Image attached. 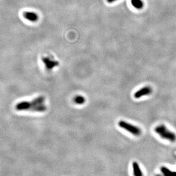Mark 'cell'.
I'll return each instance as SVG.
<instances>
[{
	"mask_svg": "<svg viewBox=\"0 0 176 176\" xmlns=\"http://www.w3.org/2000/svg\"><path fill=\"white\" fill-rule=\"evenodd\" d=\"M45 98L38 96L31 101H23L16 105V109L18 111H31L34 112H44L47 108L45 104Z\"/></svg>",
	"mask_w": 176,
	"mask_h": 176,
	"instance_id": "cell-1",
	"label": "cell"
},
{
	"mask_svg": "<svg viewBox=\"0 0 176 176\" xmlns=\"http://www.w3.org/2000/svg\"><path fill=\"white\" fill-rule=\"evenodd\" d=\"M155 131L162 139L169 141H174L176 140V135L175 133L169 130L164 125L156 126L155 128Z\"/></svg>",
	"mask_w": 176,
	"mask_h": 176,
	"instance_id": "cell-2",
	"label": "cell"
},
{
	"mask_svg": "<svg viewBox=\"0 0 176 176\" xmlns=\"http://www.w3.org/2000/svg\"><path fill=\"white\" fill-rule=\"evenodd\" d=\"M118 125L121 128L135 136H140L142 133V130L140 128L126 121L121 120L118 122Z\"/></svg>",
	"mask_w": 176,
	"mask_h": 176,
	"instance_id": "cell-3",
	"label": "cell"
},
{
	"mask_svg": "<svg viewBox=\"0 0 176 176\" xmlns=\"http://www.w3.org/2000/svg\"><path fill=\"white\" fill-rule=\"evenodd\" d=\"M41 60L47 71H51L59 65V62L49 57H42Z\"/></svg>",
	"mask_w": 176,
	"mask_h": 176,
	"instance_id": "cell-4",
	"label": "cell"
},
{
	"mask_svg": "<svg viewBox=\"0 0 176 176\" xmlns=\"http://www.w3.org/2000/svg\"><path fill=\"white\" fill-rule=\"evenodd\" d=\"M152 93V88L149 86H146L142 88L141 89H139L138 90H137L134 94V97L135 98H140L143 96L150 95Z\"/></svg>",
	"mask_w": 176,
	"mask_h": 176,
	"instance_id": "cell-5",
	"label": "cell"
},
{
	"mask_svg": "<svg viewBox=\"0 0 176 176\" xmlns=\"http://www.w3.org/2000/svg\"><path fill=\"white\" fill-rule=\"evenodd\" d=\"M23 16L24 18H25L27 20L31 21V22H36L38 19V16L37 13L31 12V11H26L24 13Z\"/></svg>",
	"mask_w": 176,
	"mask_h": 176,
	"instance_id": "cell-6",
	"label": "cell"
},
{
	"mask_svg": "<svg viewBox=\"0 0 176 176\" xmlns=\"http://www.w3.org/2000/svg\"><path fill=\"white\" fill-rule=\"evenodd\" d=\"M133 174L134 176H144L143 172L140 165L137 162L133 161L132 163Z\"/></svg>",
	"mask_w": 176,
	"mask_h": 176,
	"instance_id": "cell-7",
	"label": "cell"
},
{
	"mask_svg": "<svg viewBox=\"0 0 176 176\" xmlns=\"http://www.w3.org/2000/svg\"><path fill=\"white\" fill-rule=\"evenodd\" d=\"M131 3L135 8L141 9L144 7V3L142 0H131Z\"/></svg>",
	"mask_w": 176,
	"mask_h": 176,
	"instance_id": "cell-8",
	"label": "cell"
},
{
	"mask_svg": "<svg viewBox=\"0 0 176 176\" xmlns=\"http://www.w3.org/2000/svg\"><path fill=\"white\" fill-rule=\"evenodd\" d=\"M73 101L75 104L77 105H83L85 103V98L82 95H78L73 98Z\"/></svg>",
	"mask_w": 176,
	"mask_h": 176,
	"instance_id": "cell-9",
	"label": "cell"
},
{
	"mask_svg": "<svg viewBox=\"0 0 176 176\" xmlns=\"http://www.w3.org/2000/svg\"><path fill=\"white\" fill-rule=\"evenodd\" d=\"M106 1L108 3H112V2H114V1H115L117 0H106Z\"/></svg>",
	"mask_w": 176,
	"mask_h": 176,
	"instance_id": "cell-10",
	"label": "cell"
}]
</instances>
